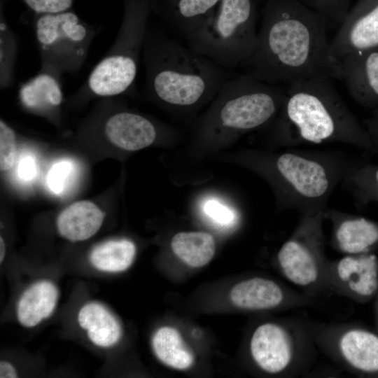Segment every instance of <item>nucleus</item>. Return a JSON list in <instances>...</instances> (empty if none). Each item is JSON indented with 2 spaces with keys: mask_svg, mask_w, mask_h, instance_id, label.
<instances>
[{
  "mask_svg": "<svg viewBox=\"0 0 378 378\" xmlns=\"http://www.w3.org/2000/svg\"><path fill=\"white\" fill-rule=\"evenodd\" d=\"M328 20L297 0H265L253 54L244 65L274 85L316 76L340 79L330 54Z\"/></svg>",
  "mask_w": 378,
  "mask_h": 378,
  "instance_id": "1",
  "label": "nucleus"
},
{
  "mask_svg": "<svg viewBox=\"0 0 378 378\" xmlns=\"http://www.w3.org/2000/svg\"><path fill=\"white\" fill-rule=\"evenodd\" d=\"M272 121L274 137L279 146L341 142L373 153L366 129L328 76H316L290 83Z\"/></svg>",
  "mask_w": 378,
  "mask_h": 378,
  "instance_id": "2",
  "label": "nucleus"
},
{
  "mask_svg": "<svg viewBox=\"0 0 378 378\" xmlns=\"http://www.w3.org/2000/svg\"><path fill=\"white\" fill-rule=\"evenodd\" d=\"M142 55L146 94L172 108H194L215 97L228 80L225 68L148 28Z\"/></svg>",
  "mask_w": 378,
  "mask_h": 378,
  "instance_id": "3",
  "label": "nucleus"
},
{
  "mask_svg": "<svg viewBox=\"0 0 378 378\" xmlns=\"http://www.w3.org/2000/svg\"><path fill=\"white\" fill-rule=\"evenodd\" d=\"M263 161L280 206L300 215L326 210L330 196L355 160L340 151L289 149Z\"/></svg>",
  "mask_w": 378,
  "mask_h": 378,
  "instance_id": "4",
  "label": "nucleus"
},
{
  "mask_svg": "<svg viewBox=\"0 0 378 378\" xmlns=\"http://www.w3.org/2000/svg\"><path fill=\"white\" fill-rule=\"evenodd\" d=\"M126 12L111 48L93 67L73 99L115 97L135 86L147 26L150 0H127Z\"/></svg>",
  "mask_w": 378,
  "mask_h": 378,
  "instance_id": "5",
  "label": "nucleus"
},
{
  "mask_svg": "<svg viewBox=\"0 0 378 378\" xmlns=\"http://www.w3.org/2000/svg\"><path fill=\"white\" fill-rule=\"evenodd\" d=\"M260 0H220L214 12L186 38L188 47L223 68L245 65L257 41Z\"/></svg>",
  "mask_w": 378,
  "mask_h": 378,
  "instance_id": "6",
  "label": "nucleus"
},
{
  "mask_svg": "<svg viewBox=\"0 0 378 378\" xmlns=\"http://www.w3.org/2000/svg\"><path fill=\"white\" fill-rule=\"evenodd\" d=\"M314 323L290 316L280 322L258 325L249 341L255 365L272 375L295 377L306 374L313 367L318 351Z\"/></svg>",
  "mask_w": 378,
  "mask_h": 378,
  "instance_id": "7",
  "label": "nucleus"
},
{
  "mask_svg": "<svg viewBox=\"0 0 378 378\" xmlns=\"http://www.w3.org/2000/svg\"><path fill=\"white\" fill-rule=\"evenodd\" d=\"M286 90L249 74L228 79L216 95L207 125L214 130L241 134L261 127L276 116Z\"/></svg>",
  "mask_w": 378,
  "mask_h": 378,
  "instance_id": "8",
  "label": "nucleus"
},
{
  "mask_svg": "<svg viewBox=\"0 0 378 378\" xmlns=\"http://www.w3.org/2000/svg\"><path fill=\"white\" fill-rule=\"evenodd\" d=\"M325 219V210L300 214L298 225L276 254L284 276L314 300L330 292V260L326 255L323 229Z\"/></svg>",
  "mask_w": 378,
  "mask_h": 378,
  "instance_id": "9",
  "label": "nucleus"
},
{
  "mask_svg": "<svg viewBox=\"0 0 378 378\" xmlns=\"http://www.w3.org/2000/svg\"><path fill=\"white\" fill-rule=\"evenodd\" d=\"M33 31L41 57L40 70L62 78L65 74H74L80 70L99 30L82 21L74 13L64 11L39 14Z\"/></svg>",
  "mask_w": 378,
  "mask_h": 378,
  "instance_id": "10",
  "label": "nucleus"
},
{
  "mask_svg": "<svg viewBox=\"0 0 378 378\" xmlns=\"http://www.w3.org/2000/svg\"><path fill=\"white\" fill-rule=\"evenodd\" d=\"M318 351L357 376L378 377V331L355 323H314Z\"/></svg>",
  "mask_w": 378,
  "mask_h": 378,
  "instance_id": "11",
  "label": "nucleus"
},
{
  "mask_svg": "<svg viewBox=\"0 0 378 378\" xmlns=\"http://www.w3.org/2000/svg\"><path fill=\"white\" fill-rule=\"evenodd\" d=\"M330 292L364 304L378 294V256L374 253L344 255L330 260L328 269Z\"/></svg>",
  "mask_w": 378,
  "mask_h": 378,
  "instance_id": "12",
  "label": "nucleus"
},
{
  "mask_svg": "<svg viewBox=\"0 0 378 378\" xmlns=\"http://www.w3.org/2000/svg\"><path fill=\"white\" fill-rule=\"evenodd\" d=\"M378 48V0H360L349 9L330 44L334 61Z\"/></svg>",
  "mask_w": 378,
  "mask_h": 378,
  "instance_id": "13",
  "label": "nucleus"
},
{
  "mask_svg": "<svg viewBox=\"0 0 378 378\" xmlns=\"http://www.w3.org/2000/svg\"><path fill=\"white\" fill-rule=\"evenodd\" d=\"M230 298L235 307L249 311L291 309L308 307L316 302V300L302 292L260 276L244 279L235 284Z\"/></svg>",
  "mask_w": 378,
  "mask_h": 378,
  "instance_id": "14",
  "label": "nucleus"
},
{
  "mask_svg": "<svg viewBox=\"0 0 378 378\" xmlns=\"http://www.w3.org/2000/svg\"><path fill=\"white\" fill-rule=\"evenodd\" d=\"M325 217L332 224L330 244L337 252L358 255L378 250V222L328 207Z\"/></svg>",
  "mask_w": 378,
  "mask_h": 378,
  "instance_id": "15",
  "label": "nucleus"
},
{
  "mask_svg": "<svg viewBox=\"0 0 378 378\" xmlns=\"http://www.w3.org/2000/svg\"><path fill=\"white\" fill-rule=\"evenodd\" d=\"M353 98L366 107H378V48L349 55L339 62Z\"/></svg>",
  "mask_w": 378,
  "mask_h": 378,
  "instance_id": "16",
  "label": "nucleus"
},
{
  "mask_svg": "<svg viewBox=\"0 0 378 378\" xmlns=\"http://www.w3.org/2000/svg\"><path fill=\"white\" fill-rule=\"evenodd\" d=\"M102 132L114 146L126 150H138L151 145L158 129L146 116L127 110L108 114L102 121Z\"/></svg>",
  "mask_w": 378,
  "mask_h": 378,
  "instance_id": "17",
  "label": "nucleus"
},
{
  "mask_svg": "<svg viewBox=\"0 0 378 378\" xmlns=\"http://www.w3.org/2000/svg\"><path fill=\"white\" fill-rule=\"evenodd\" d=\"M18 99L27 111L48 118L56 115L64 101L62 78L39 70L18 88Z\"/></svg>",
  "mask_w": 378,
  "mask_h": 378,
  "instance_id": "18",
  "label": "nucleus"
},
{
  "mask_svg": "<svg viewBox=\"0 0 378 378\" xmlns=\"http://www.w3.org/2000/svg\"><path fill=\"white\" fill-rule=\"evenodd\" d=\"M220 1L158 0V10L170 28L186 37L209 18Z\"/></svg>",
  "mask_w": 378,
  "mask_h": 378,
  "instance_id": "19",
  "label": "nucleus"
},
{
  "mask_svg": "<svg viewBox=\"0 0 378 378\" xmlns=\"http://www.w3.org/2000/svg\"><path fill=\"white\" fill-rule=\"evenodd\" d=\"M104 214L94 203L88 201L74 202L57 217V227L61 236L71 241L88 239L99 230Z\"/></svg>",
  "mask_w": 378,
  "mask_h": 378,
  "instance_id": "20",
  "label": "nucleus"
},
{
  "mask_svg": "<svg viewBox=\"0 0 378 378\" xmlns=\"http://www.w3.org/2000/svg\"><path fill=\"white\" fill-rule=\"evenodd\" d=\"M59 293L56 286L48 281H38L22 295L17 308L20 323L25 327H34L53 312Z\"/></svg>",
  "mask_w": 378,
  "mask_h": 378,
  "instance_id": "21",
  "label": "nucleus"
},
{
  "mask_svg": "<svg viewBox=\"0 0 378 378\" xmlns=\"http://www.w3.org/2000/svg\"><path fill=\"white\" fill-rule=\"evenodd\" d=\"M78 321L86 330L89 339L102 347L115 344L121 337L122 329L117 319L102 304L90 302L79 311Z\"/></svg>",
  "mask_w": 378,
  "mask_h": 378,
  "instance_id": "22",
  "label": "nucleus"
},
{
  "mask_svg": "<svg viewBox=\"0 0 378 378\" xmlns=\"http://www.w3.org/2000/svg\"><path fill=\"white\" fill-rule=\"evenodd\" d=\"M353 197L356 206L365 208L378 203V164L354 161L341 183Z\"/></svg>",
  "mask_w": 378,
  "mask_h": 378,
  "instance_id": "23",
  "label": "nucleus"
},
{
  "mask_svg": "<svg viewBox=\"0 0 378 378\" xmlns=\"http://www.w3.org/2000/svg\"><path fill=\"white\" fill-rule=\"evenodd\" d=\"M174 253L184 263L192 267H200L208 264L216 251L214 237L206 232H181L172 239Z\"/></svg>",
  "mask_w": 378,
  "mask_h": 378,
  "instance_id": "24",
  "label": "nucleus"
},
{
  "mask_svg": "<svg viewBox=\"0 0 378 378\" xmlns=\"http://www.w3.org/2000/svg\"><path fill=\"white\" fill-rule=\"evenodd\" d=\"M152 345L159 360L171 368L186 370L195 361L192 352L184 343L178 331L172 327L159 328L153 337Z\"/></svg>",
  "mask_w": 378,
  "mask_h": 378,
  "instance_id": "25",
  "label": "nucleus"
},
{
  "mask_svg": "<svg viewBox=\"0 0 378 378\" xmlns=\"http://www.w3.org/2000/svg\"><path fill=\"white\" fill-rule=\"evenodd\" d=\"M135 254L136 246L130 240H110L95 246L90 253V260L99 270L119 272L130 267Z\"/></svg>",
  "mask_w": 378,
  "mask_h": 378,
  "instance_id": "26",
  "label": "nucleus"
},
{
  "mask_svg": "<svg viewBox=\"0 0 378 378\" xmlns=\"http://www.w3.org/2000/svg\"><path fill=\"white\" fill-rule=\"evenodd\" d=\"M19 49L18 36L2 18L0 23V87H12Z\"/></svg>",
  "mask_w": 378,
  "mask_h": 378,
  "instance_id": "27",
  "label": "nucleus"
},
{
  "mask_svg": "<svg viewBox=\"0 0 378 378\" xmlns=\"http://www.w3.org/2000/svg\"><path fill=\"white\" fill-rule=\"evenodd\" d=\"M76 172L77 166L73 160L62 159L55 162L47 174L48 190L55 195L64 194L75 179Z\"/></svg>",
  "mask_w": 378,
  "mask_h": 378,
  "instance_id": "28",
  "label": "nucleus"
},
{
  "mask_svg": "<svg viewBox=\"0 0 378 378\" xmlns=\"http://www.w3.org/2000/svg\"><path fill=\"white\" fill-rule=\"evenodd\" d=\"M202 210L212 224L222 229L233 227L238 221L236 211L215 197L206 199L202 205Z\"/></svg>",
  "mask_w": 378,
  "mask_h": 378,
  "instance_id": "29",
  "label": "nucleus"
},
{
  "mask_svg": "<svg viewBox=\"0 0 378 378\" xmlns=\"http://www.w3.org/2000/svg\"><path fill=\"white\" fill-rule=\"evenodd\" d=\"M324 15L330 22L340 24L346 16L352 0H297Z\"/></svg>",
  "mask_w": 378,
  "mask_h": 378,
  "instance_id": "30",
  "label": "nucleus"
},
{
  "mask_svg": "<svg viewBox=\"0 0 378 378\" xmlns=\"http://www.w3.org/2000/svg\"><path fill=\"white\" fill-rule=\"evenodd\" d=\"M16 156V140L14 130L4 120L0 121V168L7 171L14 164Z\"/></svg>",
  "mask_w": 378,
  "mask_h": 378,
  "instance_id": "31",
  "label": "nucleus"
},
{
  "mask_svg": "<svg viewBox=\"0 0 378 378\" xmlns=\"http://www.w3.org/2000/svg\"><path fill=\"white\" fill-rule=\"evenodd\" d=\"M37 14H55L67 11L73 0H23Z\"/></svg>",
  "mask_w": 378,
  "mask_h": 378,
  "instance_id": "32",
  "label": "nucleus"
},
{
  "mask_svg": "<svg viewBox=\"0 0 378 378\" xmlns=\"http://www.w3.org/2000/svg\"><path fill=\"white\" fill-rule=\"evenodd\" d=\"M38 165L36 157L31 154H24L19 158L17 166L18 178L25 183L32 181L36 177Z\"/></svg>",
  "mask_w": 378,
  "mask_h": 378,
  "instance_id": "33",
  "label": "nucleus"
},
{
  "mask_svg": "<svg viewBox=\"0 0 378 378\" xmlns=\"http://www.w3.org/2000/svg\"><path fill=\"white\" fill-rule=\"evenodd\" d=\"M365 127L370 136L373 153L378 155V107L375 108L371 118L365 122Z\"/></svg>",
  "mask_w": 378,
  "mask_h": 378,
  "instance_id": "34",
  "label": "nucleus"
},
{
  "mask_svg": "<svg viewBox=\"0 0 378 378\" xmlns=\"http://www.w3.org/2000/svg\"><path fill=\"white\" fill-rule=\"evenodd\" d=\"M17 372L13 366L6 361L0 363V377L1 378H14L17 377Z\"/></svg>",
  "mask_w": 378,
  "mask_h": 378,
  "instance_id": "35",
  "label": "nucleus"
},
{
  "mask_svg": "<svg viewBox=\"0 0 378 378\" xmlns=\"http://www.w3.org/2000/svg\"><path fill=\"white\" fill-rule=\"evenodd\" d=\"M6 253V246L2 237H0V262H2Z\"/></svg>",
  "mask_w": 378,
  "mask_h": 378,
  "instance_id": "36",
  "label": "nucleus"
},
{
  "mask_svg": "<svg viewBox=\"0 0 378 378\" xmlns=\"http://www.w3.org/2000/svg\"><path fill=\"white\" fill-rule=\"evenodd\" d=\"M374 316H375L376 328H377V331H378V294L375 297Z\"/></svg>",
  "mask_w": 378,
  "mask_h": 378,
  "instance_id": "37",
  "label": "nucleus"
}]
</instances>
